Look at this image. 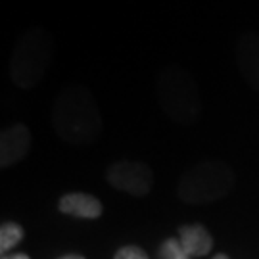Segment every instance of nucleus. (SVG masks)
I'll list each match as a JSON object with an SVG mask.
<instances>
[{"instance_id":"1","label":"nucleus","mask_w":259,"mask_h":259,"mask_svg":"<svg viewBox=\"0 0 259 259\" xmlns=\"http://www.w3.org/2000/svg\"><path fill=\"white\" fill-rule=\"evenodd\" d=\"M52 127L64 142L77 148L91 146L100 139L102 113L87 87L73 83L58 93L52 106Z\"/></svg>"},{"instance_id":"2","label":"nucleus","mask_w":259,"mask_h":259,"mask_svg":"<svg viewBox=\"0 0 259 259\" xmlns=\"http://www.w3.org/2000/svg\"><path fill=\"white\" fill-rule=\"evenodd\" d=\"M54 64V38L45 27H31L10 52L8 73L18 89L31 91L47 77Z\"/></svg>"},{"instance_id":"3","label":"nucleus","mask_w":259,"mask_h":259,"mask_svg":"<svg viewBox=\"0 0 259 259\" xmlns=\"http://www.w3.org/2000/svg\"><path fill=\"white\" fill-rule=\"evenodd\" d=\"M159 108L177 125H192L202 115V96L192 73L181 65H165L156 79Z\"/></svg>"},{"instance_id":"4","label":"nucleus","mask_w":259,"mask_h":259,"mask_svg":"<svg viewBox=\"0 0 259 259\" xmlns=\"http://www.w3.org/2000/svg\"><path fill=\"white\" fill-rule=\"evenodd\" d=\"M234 186V171L219 159H205L186 167L177 181V196L181 202L202 205L217 202Z\"/></svg>"},{"instance_id":"5","label":"nucleus","mask_w":259,"mask_h":259,"mask_svg":"<svg viewBox=\"0 0 259 259\" xmlns=\"http://www.w3.org/2000/svg\"><path fill=\"white\" fill-rule=\"evenodd\" d=\"M106 181L111 188L135 198L148 196L154 188V173L150 165L137 159L113 161L106 171Z\"/></svg>"},{"instance_id":"6","label":"nucleus","mask_w":259,"mask_h":259,"mask_svg":"<svg viewBox=\"0 0 259 259\" xmlns=\"http://www.w3.org/2000/svg\"><path fill=\"white\" fill-rule=\"evenodd\" d=\"M31 144L33 135L27 125L14 123L6 127L0 133V167L8 169L23 161L31 152Z\"/></svg>"},{"instance_id":"7","label":"nucleus","mask_w":259,"mask_h":259,"mask_svg":"<svg viewBox=\"0 0 259 259\" xmlns=\"http://www.w3.org/2000/svg\"><path fill=\"white\" fill-rule=\"evenodd\" d=\"M234 58L242 79L259 93V33L246 31L236 38Z\"/></svg>"},{"instance_id":"8","label":"nucleus","mask_w":259,"mask_h":259,"mask_svg":"<svg viewBox=\"0 0 259 259\" xmlns=\"http://www.w3.org/2000/svg\"><path fill=\"white\" fill-rule=\"evenodd\" d=\"M58 209L69 217L98 219V217H102L104 205L96 196L89 194V192H67L60 198Z\"/></svg>"},{"instance_id":"9","label":"nucleus","mask_w":259,"mask_h":259,"mask_svg":"<svg viewBox=\"0 0 259 259\" xmlns=\"http://www.w3.org/2000/svg\"><path fill=\"white\" fill-rule=\"evenodd\" d=\"M179 240H181L183 248L190 257H204L213 250L211 232L200 223L183 225L179 229Z\"/></svg>"},{"instance_id":"10","label":"nucleus","mask_w":259,"mask_h":259,"mask_svg":"<svg viewBox=\"0 0 259 259\" xmlns=\"http://www.w3.org/2000/svg\"><path fill=\"white\" fill-rule=\"evenodd\" d=\"M23 238H25V231L21 225L14 221L2 223V227H0V253L8 255V251L12 248H16Z\"/></svg>"},{"instance_id":"11","label":"nucleus","mask_w":259,"mask_h":259,"mask_svg":"<svg viewBox=\"0 0 259 259\" xmlns=\"http://www.w3.org/2000/svg\"><path fill=\"white\" fill-rule=\"evenodd\" d=\"M159 259H190L179 238H167L159 248Z\"/></svg>"},{"instance_id":"12","label":"nucleus","mask_w":259,"mask_h":259,"mask_svg":"<svg viewBox=\"0 0 259 259\" xmlns=\"http://www.w3.org/2000/svg\"><path fill=\"white\" fill-rule=\"evenodd\" d=\"M113 259H150V257L142 248L131 244V246H123V248H119V250L115 251Z\"/></svg>"},{"instance_id":"13","label":"nucleus","mask_w":259,"mask_h":259,"mask_svg":"<svg viewBox=\"0 0 259 259\" xmlns=\"http://www.w3.org/2000/svg\"><path fill=\"white\" fill-rule=\"evenodd\" d=\"M2 259H31L27 253H8V255H4Z\"/></svg>"},{"instance_id":"14","label":"nucleus","mask_w":259,"mask_h":259,"mask_svg":"<svg viewBox=\"0 0 259 259\" xmlns=\"http://www.w3.org/2000/svg\"><path fill=\"white\" fill-rule=\"evenodd\" d=\"M60 259H87V257L79 255V253H67V255H64V257H60Z\"/></svg>"},{"instance_id":"15","label":"nucleus","mask_w":259,"mask_h":259,"mask_svg":"<svg viewBox=\"0 0 259 259\" xmlns=\"http://www.w3.org/2000/svg\"><path fill=\"white\" fill-rule=\"evenodd\" d=\"M213 259H231V257H229L227 253H217V255H215Z\"/></svg>"}]
</instances>
